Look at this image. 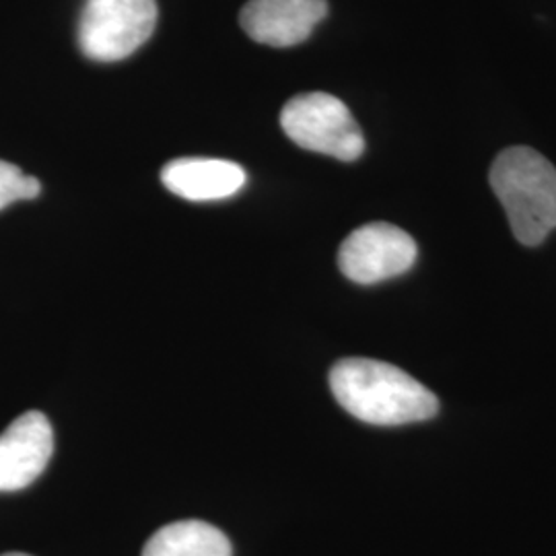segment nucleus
<instances>
[{"mask_svg": "<svg viewBox=\"0 0 556 556\" xmlns=\"http://www.w3.org/2000/svg\"><path fill=\"white\" fill-rule=\"evenodd\" d=\"M338 404L353 417L381 427L408 425L438 415L439 400L429 388L374 358H342L330 371Z\"/></svg>", "mask_w": 556, "mask_h": 556, "instance_id": "nucleus-1", "label": "nucleus"}, {"mask_svg": "<svg viewBox=\"0 0 556 556\" xmlns=\"http://www.w3.org/2000/svg\"><path fill=\"white\" fill-rule=\"evenodd\" d=\"M491 188L519 243L540 245L556 229V167L530 147H511L491 167Z\"/></svg>", "mask_w": 556, "mask_h": 556, "instance_id": "nucleus-2", "label": "nucleus"}, {"mask_svg": "<svg viewBox=\"0 0 556 556\" xmlns=\"http://www.w3.org/2000/svg\"><path fill=\"white\" fill-rule=\"evenodd\" d=\"M157 25V0H85L77 40L96 62H118L135 54Z\"/></svg>", "mask_w": 556, "mask_h": 556, "instance_id": "nucleus-3", "label": "nucleus"}, {"mask_svg": "<svg viewBox=\"0 0 556 556\" xmlns=\"http://www.w3.org/2000/svg\"><path fill=\"white\" fill-rule=\"evenodd\" d=\"M280 126L301 149L334 160L357 161L365 151L357 119L330 93H301L287 101L280 112Z\"/></svg>", "mask_w": 556, "mask_h": 556, "instance_id": "nucleus-4", "label": "nucleus"}, {"mask_svg": "<svg viewBox=\"0 0 556 556\" xmlns=\"http://www.w3.org/2000/svg\"><path fill=\"white\" fill-rule=\"evenodd\" d=\"M417 241L390 223H369L342 241L338 266L358 285H376L408 273L417 262Z\"/></svg>", "mask_w": 556, "mask_h": 556, "instance_id": "nucleus-5", "label": "nucleus"}, {"mask_svg": "<svg viewBox=\"0 0 556 556\" xmlns=\"http://www.w3.org/2000/svg\"><path fill=\"white\" fill-rule=\"evenodd\" d=\"M326 15L328 0H248L239 23L258 43L291 48L307 40Z\"/></svg>", "mask_w": 556, "mask_h": 556, "instance_id": "nucleus-6", "label": "nucleus"}, {"mask_svg": "<svg viewBox=\"0 0 556 556\" xmlns=\"http://www.w3.org/2000/svg\"><path fill=\"white\" fill-rule=\"evenodd\" d=\"M54 452L52 425L38 410L21 415L0 435V493L29 486Z\"/></svg>", "mask_w": 556, "mask_h": 556, "instance_id": "nucleus-7", "label": "nucleus"}, {"mask_svg": "<svg viewBox=\"0 0 556 556\" xmlns=\"http://www.w3.org/2000/svg\"><path fill=\"white\" fill-rule=\"evenodd\" d=\"M161 181L179 199L208 202L238 194L245 186V172L233 161L184 157L161 169Z\"/></svg>", "mask_w": 556, "mask_h": 556, "instance_id": "nucleus-8", "label": "nucleus"}, {"mask_svg": "<svg viewBox=\"0 0 556 556\" xmlns=\"http://www.w3.org/2000/svg\"><path fill=\"white\" fill-rule=\"evenodd\" d=\"M142 556H233V551L219 528L186 519L157 530L147 542Z\"/></svg>", "mask_w": 556, "mask_h": 556, "instance_id": "nucleus-9", "label": "nucleus"}, {"mask_svg": "<svg viewBox=\"0 0 556 556\" xmlns=\"http://www.w3.org/2000/svg\"><path fill=\"white\" fill-rule=\"evenodd\" d=\"M40 192V179L25 176L17 165L0 160V211L17 200L38 199Z\"/></svg>", "mask_w": 556, "mask_h": 556, "instance_id": "nucleus-10", "label": "nucleus"}, {"mask_svg": "<svg viewBox=\"0 0 556 556\" xmlns=\"http://www.w3.org/2000/svg\"><path fill=\"white\" fill-rule=\"evenodd\" d=\"M2 556H29V555H23V553H7V555Z\"/></svg>", "mask_w": 556, "mask_h": 556, "instance_id": "nucleus-11", "label": "nucleus"}]
</instances>
